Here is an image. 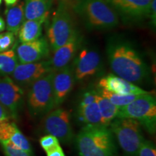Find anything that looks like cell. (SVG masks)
<instances>
[{
  "label": "cell",
  "mask_w": 156,
  "mask_h": 156,
  "mask_svg": "<svg viewBox=\"0 0 156 156\" xmlns=\"http://www.w3.org/2000/svg\"><path fill=\"white\" fill-rule=\"evenodd\" d=\"M106 54L114 75L135 85H142L150 78V69L145 60L131 42L119 37L109 39Z\"/></svg>",
  "instance_id": "obj_1"
},
{
  "label": "cell",
  "mask_w": 156,
  "mask_h": 156,
  "mask_svg": "<svg viewBox=\"0 0 156 156\" xmlns=\"http://www.w3.org/2000/svg\"><path fill=\"white\" fill-rule=\"evenodd\" d=\"M74 140L80 156H117L118 154L114 136L107 126H84Z\"/></svg>",
  "instance_id": "obj_2"
},
{
  "label": "cell",
  "mask_w": 156,
  "mask_h": 156,
  "mask_svg": "<svg viewBox=\"0 0 156 156\" xmlns=\"http://www.w3.org/2000/svg\"><path fill=\"white\" fill-rule=\"evenodd\" d=\"M72 6L90 30H108L119 23V15L105 0H75Z\"/></svg>",
  "instance_id": "obj_3"
},
{
  "label": "cell",
  "mask_w": 156,
  "mask_h": 156,
  "mask_svg": "<svg viewBox=\"0 0 156 156\" xmlns=\"http://www.w3.org/2000/svg\"><path fill=\"white\" fill-rule=\"evenodd\" d=\"M54 72L43 76L28 87L27 94V106L30 116L35 119H41L55 108L52 87Z\"/></svg>",
  "instance_id": "obj_4"
},
{
  "label": "cell",
  "mask_w": 156,
  "mask_h": 156,
  "mask_svg": "<svg viewBox=\"0 0 156 156\" xmlns=\"http://www.w3.org/2000/svg\"><path fill=\"white\" fill-rule=\"evenodd\" d=\"M108 126L125 156H137L145 140L140 123L133 119L116 118Z\"/></svg>",
  "instance_id": "obj_5"
},
{
  "label": "cell",
  "mask_w": 156,
  "mask_h": 156,
  "mask_svg": "<svg viewBox=\"0 0 156 156\" xmlns=\"http://www.w3.org/2000/svg\"><path fill=\"white\" fill-rule=\"evenodd\" d=\"M117 118H129L138 121L148 133L156 131V101L151 93L142 94L135 100L119 108Z\"/></svg>",
  "instance_id": "obj_6"
},
{
  "label": "cell",
  "mask_w": 156,
  "mask_h": 156,
  "mask_svg": "<svg viewBox=\"0 0 156 156\" xmlns=\"http://www.w3.org/2000/svg\"><path fill=\"white\" fill-rule=\"evenodd\" d=\"M77 34L73 17L67 5L62 2L47 30L48 45L52 50L55 51Z\"/></svg>",
  "instance_id": "obj_7"
},
{
  "label": "cell",
  "mask_w": 156,
  "mask_h": 156,
  "mask_svg": "<svg viewBox=\"0 0 156 156\" xmlns=\"http://www.w3.org/2000/svg\"><path fill=\"white\" fill-rule=\"evenodd\" d=\"M42 129L46 134H51L64 145H69L75 140L70 114L67 110L56 107L43 117Z\"/></svg>",
  "instance_id": "obj_8"
},
{
  "label": "cell",
  "mask_w": 156,
  "mask_h": 156,
  "mask_svg": "<svg viewBox=\"0 0 156 156\" xmlns=\"http://www.w3.org/2000/svg\"><path fill=\"white\" fill-rule=\"evenodd\" d=\"M24 96L23 89L11 77H0V103L12 118H18L24 103Z\"/></svg>",
  "instance_id": "obj_9"
},
{
  "label": "cell",
  "mask_w": 156,
  "mask_h": 156,
  "mask_svg": "<svg viewBox=\"0 0 156 156\" xmlns=\"http://www.w3.org/2000/svg\"><path fill=\"white\" fill-rule=\"evenodd\" d=\"M75 81L87 80L101 72L102 62L98 51L90 48H83L75 58L73 63Z\"/></svg>",
  "instance_id": "obj_10"
},
{
  "label": "cell",
  "mask_w": 156,
  "mask_h": 156,
  "mask_svg": "<svg viewBox=\"0 0 156 156\" xmlns=\"http://www.w3.org/2000/svg\"><path fill=\"white\" fill-rule=\"evenodd\" d=\"M126 22H137L149 17L153 0H105Z\"/></svg>",
  "instance_id": "obj_11"
},
{
  "label": "cell",
  "mask_w": 156,
  "mask_h": 156,
  "mask_svg": "<svg viewBox=\"0 0 156 156\" xmlns=\"http://www.w3.org/2000/svg\"><path fill=\"white\" fill-rule=\"evenodd\" d=\"M52 71L49 61H39L32 63L17 64L11 78L20 87H29L39 78Z\"/></svg>",
  "instance_id": "obj_12"
},
{
  "label": "cell",
  "mask_w": 156,
  "mask_h": 156,
  "mask_svg": "<svg viewBox=\"0 0 156 156\" xmlns=\"http://www.w3.org/2000/svg\"><path fill=\"white\" fill-rule=\"evenodd\" d=\"M75 82L73 64H69L62 69L54 72L52 87L55 108L59 107L65 101L73 90Z\"/></svg>",
  "instance_id": "obj_13"
},
{
  "label": "cell",
  "mask_w": 156,
  "mask_h": 156,
  "mask_svg": "<svg viewBox=\"0 0 156 156\" xmlns=\"http://www.w3.org/2000/svg\"><path fill=\"white\" fill-rule=\"evenodd\" d=\"M49 54V45L44 37L30 42L22 43L17 48L16 55L20 64L39 62Z\"/></svg>",
  "instance_id": "obj_14"
},
{
  "label": "cell",
  "mask_w": 156,
  "mask_h": 156,
  "mask_svg": "<svg viewBox=\"0 0 156 156\" xmlns=\"http://www.w3.org/2000/svg\"><path fill=\"white\" fill-rule=\"evenodd\" d=\"M81 43L82 38L78 33L65 44L54 51L53 56L48 60L52 71H56L70 64L80 47Z\"/></svg>",
  "instance_id": "obj_15"
},
{
  "label": "cell",
  "mask_w": 156,
  "mask_h": 156,
  "mask_svg": "<svg viewBox=\"0 0 156 156\" xmlns=\"http://www.w3.org/2000/svg\"><path fill=\"white\" fill-rule=\"evenodd\" d=\"M98 85V88L121 95L145 94L149 93L135 84L129 83L114 74H108L101 77Z\"/></svg>",
  "instance_id": "obj_16"
},
{
  "label": "cell",
  "mask_w": 156,
  "mask_h": 156,
  "mask_svg": "<svg viewBox=\"0 0 156 156\" xmlns=\"http://www.w3.org/2000/svg\"><path fill=\"white\" fill-rule=\"evenodd\" d=\"M8 141L30 156H34L32 146L20 132L16 124L5 120L0 122V142Z\"/></svg>",
  "instance_id": "obj_17"
},
{
  "label": "cell",
  "mask_w": 156,
  "mask_h": 156,
  "mask_svg": "<svg viewBox=\"0 0 156 156\" xmlns=\"http://www.w3.org/2000/svg\"><path fill=\"white\" fill-rule=\"evenodd\" d=\"M53 0H25L24 15L25 20L46 21L49 15Z\"/></svg>",
  "instance_id": "obj_18"
},
{
  "label": "cell",
  "mask_w": 156,
  "mask_h": 156,
  "mask_svg": "<svg viewBox=\"0 0 156 156\" xmlns=\"http://www.w3.org/2000/svg\"><path fill=\"white\" fill-rule=\"evenodd\" d=\"M5 14L7 30L17 34L25 20L24 3L21 1H17L13 5L7 6Z\"/></svg>",
  "instance_id": "obj_19"
},
{
  "label": "cell",
  "mask_w": 156,
  "mask_h": 156,
  "mask_svg": "<svg viewBox=\"0 0 156 156\" xmlns=\"http://www.w3.org/2000/svg\"><path fill=\"white\" fill-rule=\"evenodd\" d=\"M42 21L26 20L18 30L19 40L21 43L30 42L41 38L42 35Z\"/></svg>",
  "instance_id": "obj_20"
},
{
  "label": "cell",
  "mask_w": 156,
  "mask_h": 156,
  "mask_svg": "<svg viewBox=\"0 0 156 156\" xmlns=\"http://www.w3.org/2000/svg\"><path fill=\"white\" fill-rule=\"evenodd\" d=\"M96 101L98 105L101 115V124L108 126L117 118L119 108L112 103L108 98L98 93Z\"/></svg>",
  "instance_id": "obj_21"
},
{
  "label": "cell",
  "mask_w": 156,
  "mask_h": 156,
  "mask_svg": "<svg viewBox=\"0 0 156 156\" xmlns=\"http://www.w3.org/2000/svg\"><path fill=\"white\" fill-rule=\"evenodd\" d=\"M77 112L78 119L85 125L101 124V115L96 101L86 106L78 107Z\"/></svg>",
  "instance_id": "obj_22"
},
{
  "label": "cell",
  "mask_w": 156,
  "mask_h": 156,
  "mask_svg": "<svg viewBox=\"0 0 156 156\" xmlns=\"http://www.w3.org/2000/svg\"><path fill=\"white\" fill-rule=\"evenodd\" d=\"M17 64L18 59L14 50L0 52V76L11 75Z\"/></svg>",
  "instance_id": "obj_23"
},
{
  "label": "cell",
  "mask_w": 156,
  "mask_h": 156,
  "mask_svg": "<svg viewBox=\"0 0 156 156\" xmlns=\"http://www.w3.org/2000/svg\"><path fill=\"white\" fill-rule=\"evenodd\" d=\"M98 93L103 95V96L107 98L109 101L119 108L125 106L126 105L129 104L132 101L137 98L138 97L142 94H128V95H121L114 93L110 91L98 88L97 90ZM146 94V93H145Z\"/></svg>",
  "instance_id": "obj_24"
},
{
  "label": "cell",
  "mask_w": 156,
  "mask_h": 156,
  "mask_svg": "<svg viewBox=\"0 0 156 156\" xmlns=\"http://www.w3.org/2000/svg\"><path fill=\"white\" fill-rule=\"evenodd\" d=\"M39 143H40L41 147L46 153L61 145L57 138L51 134H46V135L43 136L39 140Z\"/></svg>",
  "instance_id": "obj_25"
},
{
  "label": "cell",
  "mask_w": 156,
  "mask_h": 156,
  "mask_svg": "<svg viewBox=\"0 0 156 156\" xmlns=\"http://www.w3.org/2000/svg\"><path fill=\"white\" fill-rule=\"evenodd\" d=\"M5 156H30L8 141L0 142Z\"/></svg>",
  "instance_id": "obj_26"
},
{
  "label": "cell",
  "mask_w": 156,
  "mask_h": 156,
  "mask_svg": "<svg viewBox=\"0 0 156 156\" xmlns=\"http://www.w3.org/2000/svg\"><path fill=\"white\" fill-rule=\"evenodd\" d=\"M15 43V34L7 32L0 34V52L8 51Z\"/></svg>",
  "instance_id": "obj_27"
},
{
  "label": "cell",
  "mask_w": 156,
  "mask_h": 156,
  "mask_svg": "<svg viewBox=\"0 0 156 156\" xmlns=\"http://www.w3.org/2000/svg\"><path fill=\"white\" fill-rule=\"evenodd\" d=\"M137 156H156V148L153 142L144 140L140 146Z\"/></svg>",
  "instance_id": "obj_28"
},
{
  "label": "cell",
  "mask_w": 156,
  "mask_h": 156,
  "mask_svg": "<svg viewBox=\"0 0 156 156\" xmlns=\"http://www.w3.org/2000/svg\"><path fill=\"white\" fill-rule=\"evenodd\" d=\"M96 95L97 90H90L85 92L82 95L78 107L86 106L87 104L94 102V101H96Z\"/></svg>",
  "instance_id": "obj_29"
},
{
  "label": "cell",
  "mask_w": 156,
  "mask_h": 156,
  "mask_svg": "<svg viewBox=\"0 0 156 156\" xmlns=\"http://www.w3.org/2000/svg\"><path fill=\"white\" fill-rule=\"evenodd\" d=\"M46 153V156H66L65 153L61 147V145L58 147L54 148V149L51 150V151L47 152Z\"/></svg>",
  "instance_id": "obj_30"
},
{
  "label": "cell",
  "mask_w": 156,
  "mask_h": 156,
  "mask_svg": "<svg viewBox=\"0 0 156 156\" xmlns=\"http://www.w3.org/2000/svg\"><path fill=\"white\" fill-rule=\"evenodd\" d=\"M9 117L10 116H9V113L7 112L5 107L0 103V122L5 120H9Z\"/></svg>",
  "instance_id": "obj_31"
},
{
  "label": "cell",
  "mask_w": 156,
  "mask_h": 156,
  "mask_svg": "<svg viewBox=\"0 0 156 156\" xmlns=\"http://www.w3.org/2000/svg\"><path fill=\"white\" fill-rule=\"evenodd\" d=\"M5 28V23L2 17H0V33L2 32Z\"/></svg>",
  "instance_id": "obj_32"
},
{
  "label": "cell",
  "mask_w": 156,
  "mask_h": 156,
  "mask_svg": "<svg viewBox=\"0 0 156 156\" xmlns=\"http://www.w3.org/2000/svg\"><path fill=\"white\" fill-rule=\"evenodd\" d=\"M4 1H5V2L6 5H7V6H11L16 3L17 0H4Z\"/></svg>",
  "instance_id": "obj_33"
},
{
  "label": "cell",
  "mask_w": 156,
  "mask_h": 156,
  "mask_svg": "<svg viewBox=\"0 0 156 156\" xmlns=\"http://www.w3.org/2000/svg\"><path fill=\"white\" fill-rule=\"evenodd\" d=\"M1 3H2V0H0V5H1Z\"/></svg>",
  "instance_id": "obj_34"
},
{
  "label": "cell",
  "mask_w": 156,
  "mask_h": 156,
  "mask_svg": "<svg viewBox=\"0 0 156 156\" xmlns=\"http://www.w3.org/2000/svg\"><path fill=\"white\" fill-rule=\"evenodd\" d=\"M62 1H64V0H62Z\"/></svg>",
  "instance_id": "obj_35"
}]
</instances>
